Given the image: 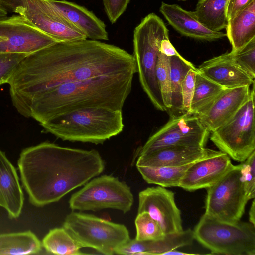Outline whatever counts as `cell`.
Wrapping results in <instances>:
<instances>
[{
	"mask_svg": "<svg viewBox=\"0 0 255 255\" xmlns=\"http://www.w3.org/2000/svg\"><path fill=\"white\" fill-rule=\"evenodd\" d=\"M133 55L117 46L87 39L56 42L26 56L8 84L11 102L29 118L33 100L58 85L109 75L137 73Z\"/></svg>",
	"mask_w": 255,
	"mask_h": 255,
	"instance_id": "cell-1",
	"label": "cell"
},
{
	"mask_svg": "<svg viewBox=\"0 0 255 255\" xmlns=\"http://www.w3.org/2000/svg\"><path fill=\"white\" fill-rule=\"evenodd\" d=\"M17 164L29 202L37 207L59 201L105 168L96 150L65 147L49 142L23 149Z\"/></svg>",
	"mask_w": 255,
	"mask_h": 255,
	"instance_id": "cell-2",
	"label": "cell"
},
{
	"mask_svg": "<svg viewBox=\"0 0 255 255\" xmlns=\"http://www.w3.org/2000/svg\"><path fill=\"white\" fill-rule=\"evenodd\" d=\"M134 74L109 75L58 85L33 100L29 118L41 124L57 115L85 107L122 110Z\"/></svg>",
	"mask_w": 255,
	"mask_h": 255,
	"instance_id": "cell-3",
	"label": "cell"
},
{
	"mask_svg": "<svg viewBox=\"0 0 255 255\" xmlns=\"http://www.w3.org/2000/svg\"><path fill=\"white\" fill-rule=\"evenodd\" d=\"M45 132L62 140L101 144L123 129L122 110L101 107L80 108L40 124Z\"/></svg>",
	"mask_w": 255,
	"mask_h": 255,
	"instance_id": "cell-4",
	"label": "cell"
},
{
	"mask_svg": "<svg viewBox=\"0 0 255 255\" xmlns=\"http://www.w3.org/2000/svg\"><path fill=\"white\" fill-rule=\"evenodd\" d=\"M169 31L162 20L150 13L142 19L133 32V54L141 85L153 105L166 111L158 84L156 68L161 42L169 37Z\"/></svg>",
	"mask_w": 255,
	"mask_h": 255,
	"instance_id": "cell-5",
	"label": "cell"
},
{
	"mask_svg": "<svg viewBox=\"0 0 255 255\" xmlns=\"http://www.w3.org/2000/svg\"><path fill=\"white\" fill-rule=\"evenodd\" d=\"M193 231L194 239L212 253L255 255V226L251 223H229L204 214Z\"/></svg>",
	"mask_w": 255,
	"mask_h": 255,
	"instance_id": "cell-6",
	"label": "cell"
},
{
	"mask_svg": "<svg viewBox=\"0 0 255 255\" xmlns=\"http://www.w3.org/2000/svg\"><path fill=\"white\" fill-rule=\"evenodd\" d=\"M63 227L81 248H93L106 255L114 254L130 239L124 225L83 213L71 212L66 217Z\"/></svg>",
	"mask_w": 255,
	"mask_h": 255,
	"instance_id": "cell-7",
	"label": "cell"
},
{
	"mask_svg": "<svg viewBox=\"0 0 255 255\" xmlns=\"http://www.w3.org/2000/svg\"><path fill=\"white\" fill-rule=\"evenodd\" d=\"M227 122L211 132L210 140L234 160L244 162L255 150V90Z\"/></svg>",
	"mask_w": 255,
	"mask_h": 255,
	"instance_id": "cell-8",
	"label": "cell"
},
{
	"mask_svg": "<svg viewBox=\"0 0 255 255\" xmlns=\"http://www.w3.org/2000/svg\"><path fill=\"white\" fill-rule=\"evenodd\" d=\"M133 201V194L127 184L113 176L104 175L86 183L71 196L69 203L73 211L109 208L126 213L130 210Z\"/></svg>",
	"mask_w": 255,
	"mask_h": 255,
	"instance_id": "cell-9",
	"label": "cell"
},
{
	"mask_svg": "<svg viewBox=\"0 0 255 255\" xmlns=\"http://www.w3.org/2000/svg\"><path fill=\"white\" fill-rule=\"evenodd\" d=\"M0 5L23 17L57 42L87 39L47 0H0Z\"/></svg>",
	"mask_w": 255,
	"mask_h": 255,
	"instance_id": "cell-10",
	"label": "cell"
},
{
	"mask_svg": "<svg viewBox=\"0 0 255 255\" xmlns=\"http://www.w3.org/2000/svg\"><path fill=\"white\" fill-rule=\"evenodd\" d=\"M241 165L232 166L207 189L205 214L220 221H240L248 201L241 179Z\"/></svg>",
	"mask_w": 255,
	"mask_h": 255,
	"instance_id": "cell-11",
	"label": "cell"
},
{
	"mask_svg": "<svg viewBox=\"0 0 255 255\" xmlns=\"http://www.w3.org/2000/svg\"><path fill=\"white\" fill-rule=\"evenodd\" d=\"M210 132L198 117L185 113L171 117L140 149L138 156L171 146L205 147Z\"/></svg>",
	"mask_w": 255,
	"mask_h": 255,
	"instance_id": "cell-12",
	"label": "cell"
},
{
	"mask_svg": "<svg viewBox=\"0 0 255 255\" xmlns=\"http://www.w3.org/2000/svg\"><path fill=\"white\" fill-rule=\"evenodd\" d=\"M56 42L20 15L0 21V53L28 55Z\"/></svg>",
	"mask_w": 255,
	"mask_h": 255,
	"instance_id": "cell-13",
	"label": "cell"
},
{
	"mask_svg": "<svg viewBox=\"0 0 255 255\" xmlns=\"http://www.w3.org/2000/svg\"><path fill=\"white\" fill-rule=\"evenodd\" d=\"M138 213L147 212L161 226L165 234L183 230L181 211L174 193L163 187L147 188L139 193Z\"/></svg>",
	"mask_w": 255,
	"mask_h": 255,
	"instance_id": "cell-14",
	"label": "cell"
},
{
	"mask_svg": "<svg viewBox=\"0 0 255 255\" xmlns=\"http://www.w3.org/2000/svg\"><path fill=\"white\" fill-rule=\"evenodd\" d=\"M230 157L221 151L194 162L182 178L179 187L189 191L207 188L232 167Z\"/></svg>",
	"mask_w": 255,
	"mask_h": 255,
	"instance_id": "cell-15",
	"label": "cell"
},
{
	"mask_svg": "<svg viewBox=\"0 0 255 255\" xmlns=\"http://www.w3.org/2000/svg\"><path fill=\"white\" fill-rule=\"evenodd\" d=\"M249 86L225 88L203 111L196 116L210 132L231 119L249 97Z\"/></svg>",
	"mask_w": 255,
	"mask_h": 255,
	"instance_id": "cell-16",
	"label": "cell"
},
{
	"mask_svg": "<svg viewBox=\"0 0 255 255\" xmlns=\"http://www.w3.org/2000/svg\"><path fill=\"white\" fill-rule=\"evenodd\" d=\"M197 69L206 77L225 88L250 86L255 81L234 61L231 52L204 61Z\"/></svg>",
	"mask_w": 255,
	"mask_h": 255,
	"instance_id": "cell-17",
	"label": "cell"
},
{
	"mask_svg": "<svg viewBox=\"0 0 255 255\" xmlns=\"http://www.w3.org/2000/svg\"><path fill=\"white\" fill-rule=\"evenodd\" d=\"M216 152L205 147L167 146L138 156L136 166L148 167L180 166L195 162Z\"/></svg>",
	"mask_w": 255,
	"mask_h": 255,
	"instance_id": "cell-18",
	"label": "cell"
},
{
	"mask_svg": "<svg viewBox=\"0 0 255 255\" xmlns=\"http://www.w3.org/2000/svg\"><path fill=\"white\" fill-rule=\"evenodd\" d=\"M159 10L169 24L185 36L212 41L226 36L222 32L209 29L197 20L193 11H187L178 5L162 2Z\"/></svg>",
	"mask_w": 255,
	"mask_h": 255,
	"instance_id": "cell-19",
	"label": "cell"
},
{
	"mask_svg": "<svg viewBox=\"0 0 255 255\" xmlns=\"http://www.w3.org/2000/svg\"><path fill=\"white\" fill-rule=\"evenodd\" d=\"M193 230L165 234L162 238L146 241L130 239L118 248L115 254L125 255H164L177 248L190 245L194 240Z\"/></svg>",
	"mask_w": 255,
	"mask_h": 255,
	"instance_id": "cell-20",
	"label": "cell"
},
{
	"mask_svg": "<svg viewBox=\"0 0 255 255\" xmlns=\"http://www.w3.org/2000/svg\"><path fill=\"white\" fill-rule=\"evenodd\" d=\"M70 22L91 40H108L103 21L84 6L65 0H47Z\"/></svg>",
	"mask_w": 255,
	"mask_h": 255,
	"instance_id": "cell-21",
	"label": "cell"
},
{
	"mask_svg": "<svg viewBox=\"0 0 255 255\" xmlns=\"http://www.w3.org/2000/svg\"><path fill=\"white\" fill-rule=\"evenodd\" d=\"M24 200L16 170L0 149V206L9 218L17 219L21 215Z\"/></svg>",
	"mask_w": 255,
	"mask_h": 255,
	"instance_id": "cell-22",
	"label": "cell"
},
{
	"mask_svg": "<svg viewBox=\"0 0 255 255\" xmlns=\"http://www.w3.org/2000/svg\"><path fill=\"white\" fill-rule=\"evenodd\" d=\"M226 36L231 52L239 51L255 37V0L227 21Z\"/></svg>",
	"mask_w": 255,
	"mask_h": 255,
	"instance_id": "cell-23",
	"label": "cell"
},
{
	"mask_svg": "<svg viewBox=\"0 0 255 255\" xmlns=\"http://www.w3.org/2000/svg\"><path fill=\"white\" fill-rule=\"evenodd\" d=\"M42 244L31 231L0 234V255H30L39 253Z\"/></svg>",
	"mask_w": 255,
	"mask_h": 255,
	"instance_id": "cell-24",
	"label": "cell"
},
{
	"mask_svg": "<svg viewBox=\"0 0 255 255\" xmlns=\"http://www.w3.org/2000/svg\"><path fill=\"white\" fill-rule=\"evenodd\" d=\"M228 0H199L194 14L204 26L214 31L225 29Z\"/></svg>",
	"mask_w": 255,
	"mask_h": 255,
	"instance_id": "cell-25",
	"label": "cell"
},
{
	"mask_svg": "<svg viewBox=\"0 0 255 255\" xmlns=\"http://www.w3.org/2000/svg\"><path fill=\"white\" fill-rule=\"evenodd\" d=\"M171 106L167 111L171 117L176 116L184 113L183 110L181 88L183 80L191 69L197 68L192 63L182 56L170 57Z\"/></svg>",
	"mask_w": 255,
	"mask_h": 255,
	"instance_id": "cell-26",
	"label": "cell"
},
{
	"mask_svg": "<svg viewBox=\"0 0 255 255\" xmlns=\"http://www.w3.org/2000/svg\"><path fill=\"white\" fill-rule=\"evenodd\" d=\"M194 162L176 166L136 167L143 179L149 184L163 187H179L186 170Z\"/></svg>",
	"mask_w": 255,
	"mask_h": 255,
	"instance_id": "cell-27",
	"label": "cell"
},
{
	"mask_svg": "<svg viewBox=\"0 0 255 255\" xmlns=\"http://www.w3.org/2000/svg\"><path fill=\"white\" fill-rule=\"evenodd\" d=\"M198 70V69H197ZM225 88L206 77L197 70L189 113L197 115L203 111Z\"/></svg>",
	"mask_w": 255,
	"mask_h": 255,
	"instance_id": "cell-28",
	"label": "cell"
},
{
	"mask_svg": "<svg viewBox=\"0 0 255 255\" xmlns=\"http://www.w3.org/2000/svg\"><path fill=\"white\" fill-rule=\"evenodd\" d=\"M41 244L47 252L55 255L85 254L80 252L81 247L63 227L50 230L43 238Z\"/></svg>",
	"mask_w": 255,
	"mask_h": 255,
	"instance_id": "cell-29",
	"label": "cell"
},
{
	"mask_svg": "<svg viewBox=\"0 0 255 255\" xmlns=\"http://www.w3.org/2000/svg\"><path fill=\"white\" fill-rule=\"evenodd\" d=\"M156 76L164 105L168 111L171 106L170 57L161 52L156 64Z\"/></svg>",
	"mask_w": 255,
	"mask_h": 255,
	"instance_id": "cell-30",
	"label": "cell"
},
{
	"mask_svg": "<svg viewBox=\"0 0 255 255\" xmlns=\"http://www.w3.org/2000/svg\"><path fill=\"white\" fill-rule=\"evenodd\" d=\"M135 224L136 230L135 239L137 240H156L165 235L158 223L146 212L138 213Z\"/></svg>",
	"mask_w": 255,
	"mask_h": 255,
	"instance_id": "cell-31",
	"label": "cell"
},
{
	"mask_svg": "<svg viewBox=\"0 0 255 255\" xmlns=\"http://www.w3.org/2000/svg\"><path fill=\"white\" fill-rule=\"evenodd\" d=\"M237 64L253 78H255V37L238 51L231 52Z\"/></svg>",
	"mask_w": 255,
	"mask_h": 255,
	"instance_id": "cell-32",
	"label": "cell"
},
{
	"mask_svg": "<svg viewBox=\"0 0 255 255\" xmlns=\"http://www.w3.org/2000/svg\"><path fill=\"white\" fill-rule=\"evenodd\" d=\"M241 179L248 200L255 197V150L241 162Z\"/></svg>",
	"mask_w": 255,
	"mask_h": 255,
	"instance_id": "cell-33",
	"label": "cell"
},
{
	"mask_svg": "<svg viewBox=\"0 0 255 255\" xmlns=\"http://www.w3.org/2000/svg\"><path fill=\"white\" fill-rule=\"evenodd\" d=\"M27 55L0 53V86L8 84L17 66Z\"/></svg>",
	"mask_w": 255,
	"mask_h": 255,
	"instance_id": "cell-34",
	"label": "cell"
},
{
	"mask_svg": "<svg viewBox=\"0 0 255 255\" xmlns=\"http://www.w3.org/2000/svg\"><path fill=\"white\" fill-rule=\"evenodd\" d=\"M197 70L190 69L183 81L181 94L184 113H189L194 91L195 76Z\"/></svg>",
	"mask_w": 255,
	"mask_h": 255,
	"instance_id": "cell-35",
	"label": "cell"
},
{
	"mask_svg": "<svg viewBox=\"0 0 255 255\" xmlns=\"http://www.w3.org/2000/svg\"><path fill=\"white\" fill-rule=\"evenodd\" d=\"M130 0H103L105 12L112 24L115 23L126 10Z\"/></svg>",
	"mask_w": 255,
	"mask_h": 255,
	"instance_id": "cell-36",
	"label": "cell"
},
{
	"mask_svg": "<svg viewBox=\"0 0 255 255\" xmlns=\"http://www.w3.org/2000/svg\"><path fill=\"white\" fill-rule=\"evenodd\" d=\"M254 0H228L226 7L227 21L247 7Z\"/></svg>",
	"mask_w": 255,
	"mask_h": 255,
	"instance_id": "cell-37",
	"label": "cell"
},
{
	"mask_svg": "<svg viewBox=\"0 0 255 255\" xmlns=\"http://www.w3.org/2000/svg\"><path fill=\"white\" fill-rule=\"evenodd\" d=\"M160 51L168 57L173 56H181L170 42L169 37L164 39L161 42Z\"/></svg>",
	"mask_w": 255,
	"mask_h": 255,
	"instance_id": "cell-38",
	"label": "cell"
},
{
	"mask_svg": "<svg viewBox=\"0 0 255 255\" xmlns=\"http://www.w3.org/2000/svg\"><path fill=\"white\" fill-rule=\"evenodd\" d=\"M249 221L255 226V198L253 199L252 204L250 207L249 212Z\"/></svg>",
	"mask_w": 255,
	"mask_h": 255,
	"instance_id": "cell-39",
	"label": "cell"
},
{
	"mask_svg": "<svg viewBox=\"0 0 255 255\" xmlns=\"http://www.w3.org/2000/svg\"><path fill=\"white\" fill-rule=\"evenodd\" d=\"M7 17V11L0 5V21L4 20Z\"/></svg>",
	"mask_w": 255,
	"mask_h": 255,
	"instance_id": "cell-40",
	"label": "cell"
},
{
	"mask_svg": "<svg viewBox=\"0 0 255 255\" xmlns=\"http://www.w3.org/2000/svg\"><path fill=\"white\" fill-rule=\"evenodd\" d=\"M190 254L184 253L181 251H177L176 249L173 250L171 251H169L165 253L164 255H189Z\"/></svg>",
	"mask_w": 255,
	"mask_h": 255,
	"instance_id": "cell-41",
	"label": "cell"
},
{
	"mask_svg": "<svg viewBox=\"0 0 255 255\" xmlns=\"http://www.w3.org/2000/svg\"><path fill=\"white\" fill-rule=\"evenodd\" d=\"M178 1H187L188 0H177Z\"/></svg>",
	"mask_w": 255,
	"mask_h": 255,
	"instance_id": "cell-42",
	"label": "cell"
}]
</instances>
